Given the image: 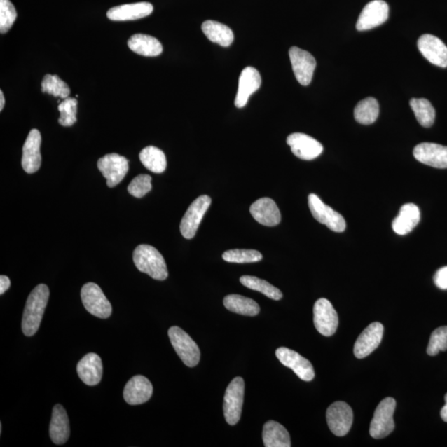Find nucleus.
Listing matches in <instances>:
<instances>
[{
	"label": "nucleus",
	"mask_w": 447,
	"mask_h": 447,
	"mask_svg": "<svg viewBox=\"0 0 447 447\" xmlns=\"http://www.w3.org/2000/svg\"><path fill=\"white\" fill-rule=\"evenodd\" d=\"M314 325L320 334L324 336H331L335 334L338 327V315L330 301L320 298L314 305Z\"/></svg>",
	"instance_id": "9"
},
{
	"label": "nucleus",
	"mask_w": 447,
	"mask_h": 447,
	"mask_svg": "<svg viewBox=\"0 0 447 447\" xmlns=\"http://www.w3.org/2000/svg\"><path fill=\"white\" fill-rule=\"evenodd\" d=\"M224 305L230 312L243 316L255 317L260 312L259 305L255 301L237 294L226 296L224 298Z\"/></svg>",
	"instance_id": "30"
},
{
	"label": "nucleus",
	"mask_w": 447,
	"mask_h": 447,
	"mask_svg": "<svg viewBox=\"0 0 447 447\" xmlns=\"http://www.w3.org/2000/svg\"><path fill=\"white\" fill-rule=\"evenodd\" d=\"M418 47L422 56L433 65L447 67V47L437 36L431 34L421 36Z\"/></svg>",
	"instance_id": "17"
},
{
	"label": "nucleus",
	"mask_w": 447,
	"mask_h": 447,
	"mask_svg": "<svg viewBox=\"0 0 447 447\" xmlns=\"http://www.w3.org/2000/svg\"><path fill=\"white\" fill-rule=\"evenodd\" d=\"M435 284L441 290H447V266L441 268L434 275Z\"/></svg>",
	"instance_id": "41"
},
{
	"label": "nucleus",
	"mask_w": 447,
	"mask_h": 447,
	"mask_svg": "<svg viewBox=\"0 0 447 447\" xmlns=\"http://www.w3.org/2000/svg\"><path fill=\"white\" fill-rule=\"evenodd\" d=\"M81 296L85 308L93 316L102 319L111 316V304L97 284H85L81 289Z\"/></svg>",
	"instance_id": "6"
},
{
	"label": "nucleus",
	"mask_w": 447,
	"mask_h": 447,
	"mask_svg": "<svg viewBox=\"0 0 447 447\" xmlns=\"http://www.w3.org/2000/svg\"><path fill=\"white\" fill-rule=\"evenodd\" d=\"M133 259L136 268L153 280L163 281L168 277L165 259L153 246L139 245L134 251Z\"/></svg>",
	"instance_id": "2"
},
{
	"label": "nucleus",
	"mask_w": 447,
	"mask_h": 447,
	"mask_svg": "<svg viewBox=\"0 0 447 447\" xmlns=\"http://www.w3.org/2000/svg\"><path fill=\"white\" fill-rule=\"evenodd\" d=\"M276 357L284 366L293 369L301 380L312 381L315 371L311 362L293 350L280 348L276 350Z\"/></svg>",
	"instance_id": "14"
},
{
	"label": "nucleus",
	"mask_w": 447,
	"mask_h": 447,
	"mask_svg": "<svg viewBox=\"0 0 447 447\" xmlns=\"http://www.w3.org/2000/svg\"><path fill=\"white\" fill-rule=\"evenodd\" d=\"M389 6L384 0H373L368 3L358 18L357 30H371L385 24L389 18Z\"/></svg>",
	"instance_id": "13"
},
{
	"label": "nucleus",
	"mask_w": 447,
	"mask_h": 447,
	"mask_svg": "<svg viewBox=\"0 0 447 447\" xmlns=\"http://www.w3.org/2000/svg\"><path fill=\"white\" fill-rule=\"evenodd\" d=\"M152 177L149 175L141 174L135 177L128 186V191L133 197L142 198L152 189Z\"/></svg>",
	"instance_id": "40"
},
{
	"label": "nucleus",
	"mask_w": 447,
	"mask_h": 447,
	"mask_svg": "<svg viewBox=\"0 0 447 447\" xmlns=\"http://www.w3.org/2000/svg\"><path fill=\"white\" fill-rule=\"evenodd\" d=\"M410 106L422 126L429 128L434 124L436 111L429 100L413 98L410 100Z\"/></svg>",
	"instance_id": "33"
},
{
	"label": "nucleus",
	"mask_w": 447,
	"mask_h": 447,
	"mask_svg": "<svg viewBox=\"0 0 447 447\" xmlns=\"http://www.w3.org/2000/svg\"><path fill=\"white\" fill-rule=\"evenodd\" d=\"M396 401L393 398L383 399L376 409L369 427V434L375 439H382L394 430V413Z\"/></svg>",
	"instance_id": "3"
},
{
	"label": "nucleus",
	"mask_w": 447,
	"mask_h": 447,
	"mask_svg": "<svg viewBox=\"0 0 447 447\" xmlns=\"http://www.w3.org/2000/svg\"><path fill=\"white\" fill-rule=\"evenodd\" d=\"M11 282L6 275L0 277V294L3 295L11 287Z\"/></svg>",
	"instance_id": "42"
},
{
	"label": "nucleus",
	"mask_w": 447,
	"mask_h": 447,
	"mask_svg": "<svg viewBox=\"0 0 447 447\" xmlns=\"http://www.w3.org/2000/svg\"><path fill=\"white\" fill-rule=\"evenodd\" d=\"M263 441L266 447H290L291 440L286 428L275 421L264 424Z\"/></svg>",
	"instance_id": "28"
},
{
	"label": "nucleus",
	"mask_w": 447,
	"mask_h": 447,
	"mask_svg": "<svg viewBox=\"0 0 447 447\" xmlns=\"http://www.w3.org/2000/svg\"><path fill=\"white\" fill-rule=\"evenodd\" d=\"M77 373L86 385H97L103 376L102 360L95 353H89L77 364Z\"/></svg>",
	"instance_id": "22"
},
{
	"label": "nucleus",
	"mask_w": 447,
	"mask_h": 447,
	"mask_svg": "<svg viewBox=\"0 0 447 447\" xmlns=\"http://www.w3.org/2000/svg\"><path fill=\"white\" fill-rule=\"evenodd\" d=\"M211 203L212 199L207 195H200L191 203L181 221L180 231L184 238L193 239L197 234L200 224Z\"/></svg>",
	"instance_id": "7"
},
{
	"label": "nucleus",
	"mask_w": 447,
	"mask_h": 447,
	"mask_svg": "<svg viewBox=\"0 0 447 447\" xmlns=\"http://www.w3.org/2000/svg\"><path fill=\"white\" fill-rule=\"evenodd\" d=\"M97 166L104 177H106L109 188H115L125 179L129 171V160L117 153H111L99 158Z\"/></svg>",
	"instance_id": "10"
},
{
	"label": "nucleus",
	"mask_w": 447,
	"mask_h": 447,
	"mask_svg": "<svg viewBox=\"0 0 447 447\" xmlns=\"http://www.w3.org/2000/svg\"><path fill=\"white\" fill-rule=\"evenodd\" d=\"M42 137L38 130L30 131L22 147V167L27 173H34L39 170L42 163L40 147Z\"/></svg>",
	"instance_id": "18"
},
{
	"label": "nucleus",
	"mask_w": 447,
	"mask_h": 447,
	"mask_svg": "<svg viewBox=\"0 0 447 447\" xmlns=\"http://www.w3.org/2000/svg\"><path fill=\"white\" fill-rule=\"evenodd\" d=\"M134 53L144 57H158L163 53V46L157 39L146 34H135L128 41Z\"/></svg>",
	"instance_id": "27"
},
{
	"label": "nucleus",
	"mask_w": 447,
	"mask_h": 447,
	"mask_svg": "<svg viewBox=\"0 0 447 447\" xmlns=\"http://www.w3.org/2000/svg\"><path fill=\"white\" fill-rule=\"evenodd\" d=\"M254 220L266 226H275L281 221V213L275 200L264 198L259 199L250 207Z\"/></svg>",
	"instance_id": "23"
},
{
	"label": "nucleus",
	"mask_w": 447,
	"mask_h": 447,
	"mask_svg": "<svg viewBox=\"0 0 447 447\" xmlns=\"http://www.w3.org/2000/svg\"><path fill=\"white\" fill-rule=\"evenodd\" d=\"M139 158L143 165L154 173H162L167 167L165 154L154 146H149L141 151Z\"/></svg>",
	"instance_id": "31"
},
{
	"label": "nucleus",
	"mask_w": 447,
	"mask_h": 447,
	"mask_svg": "<svg viewBox=\"0 0 447 447\" xmlns=\"http://www.w3.org/2000/svg\"><path fill=\"white\" fill-rule=\"evenodd\" d=\"M414 158L418 161L436 168H447L446 146L422 143L413 149Z\"/></svg>",
	"instance_id": "19"
},
{
	"label": "nucleus",
	"mask_w": 447,
	"mask_h": 447,
	"mask_svg": "<svg viewBox=\"0 0 447 447\" xmlns=\"http://www.w3.org/2000/svg\"><path fill=\"white\" fill-rule=\"evenodd\" d=\"M240 280L245 287L251 290L259 291L268 298L276 301L282 298V291L266 280L254 276H242Z\"/></svg>",
	"instance_id": "34"
},
{
	"label": "nucleus",
	"mask_w": 447,
	"mask_h": 447,
	"mask_svg": "<svg viewBox=\"0 0 447 447\" xmlns=\"http://www.w3.org/2000/svg\"><path fill=\"white\" fill-rule=\"evenodd\" d=\"M17 18L15 7L11 0H0V33L11 30Z\"/></svg>",
	"instance_id": "38"
},
{
	"label": "nucleus",
	"mask_w": 447,
	"mask_h": 447,
	"mask_svg": "<svg viewBox=\"0 0 447 447\" xmlns=\"http://www.w3.org/2000/svg\"><path fill=\"white\" fill-rule=\"evenodd\" d=\"M4 104H6V99H4L3 91H0V111H3Z\"/></svg>",
	"instance_id": "44"
},
{
	"label": "nucleus",
	"mask_w": 447,
	"mask_h": 447,
	"mask_svg": "<svg viewBox=\"0 0 447 447\" xmlns=\"http://www.w3.org/2000/svg\"><path fill=\"white\" fill-rule=\"evenodd\" d=\"M245 381L236 377L228 385L224 398V414L226 421L231 426L238 423L241 418L244 404Z\"/></svg>",
	"instance_id": "5"
},
{
	"label": "nucleus",
	"mask_w": 447,
	"mask_h": 447,
	"mask_svg": "<svg viewBox=\"0 0 447 447\" xmlns=\"http://www.w3.org/2000/svg\"><path fill=\"white\" fill-rule=\"evenodd\" d=\"M226 262L235 263H249L261 261L263 255L254 249H231L222 255Z\"/></svg>",
	"instance_id": "36"
},
{
	"label": "nucleus",
	"mask_w": 447,
	"mask_h": 447,
	"mask_svg": "<svg viewBox=\"0 0 447 447\" xmlns=\"http://www.w3.org/2000/svg\"><path fill=\"white\" fill-rule=\"evenodd\" d=\"M42 91L53 95L55 97L65 99L69 97L71 90L66 82L59 78L57 75H46L42 82Z\"/></svg>",
	"instance_id": "35"
},
{
	"label": "nucleus",
	"mask_w": 447,
	"mask_h": 447,
	"mask_svg": "<svg viewBox=\"0 0 447 447\" xmlns=\"http://www.w3.org/2000/svg\"><path fill=\"white\" fill-rule=\"evenodd\" d=\"M153 387L147 378L136 376L127 383L124 390V399L130 405L143 404L151 399Z\"/></svg>",
	"instance_id": "21"
},
{
	"label": "nucleus",
	"mask_w": 447,
	"mask_h": 447,
	"mask_svg": "<svg viewBox=\"0 0 447 447\" xmlns=\"http://www.w3.org/2000/svg\"><path fill=\"white\" fill-rule=\"evenodd\" d=\"M70 422L65 408L60 404L54 406L49 434L53 443L65 444L70 436Z\"/></svg>",
	"instance_id": "25"
},
{
	"label": "nucleus",
	"mask_w": 447,
	"mask_h": 447,
	"mask_svg": "<svg viewBox=\"0 0 447 447\" xmlns=\"http://www.w3.org/2000/svg\"><path fill=\"white\" fill-rule=\"evenodd\" d=\"M446 405L441 408V417L442 420L447 422V394L445 396Z\"/></svg>",
	"instance_id": "43"
},
{
	"label": "nucleus",
	"mask_w": 447,
	"mask_h": 447,
	"mask_svg": "<svg viewBox=\"0 0 447 447\" xmlns=\"http://www.w3.org/2000/svg\"><path fill=\"white\" fill-rule=\"evenodd\" d=\"M58 111L61 114L58 118L59 124L65 127L72 126L77 121L76 99L68 97L63 99V102L58 106Z\"/></svg>",
	"instance_id": "37"
},
{
	"label": "nucleus",
	"mask_w": 447,
	"mask_h": 447,
	"mask_svg": "<svg viewBox=\"0 0 447 447\" xmlns=\"http://www.w3.org/2000/svg\"><path fill=\"white\" fill-rule=\"evenodd\" d=\"M380 114V106L377 99L368 97L362 100L355 108L354 116L355 121L362 125H371L375 123Z\"/></svg>",
	"instance_id": "32"
},
{
	"label": "nucleus",
	"mask_w": 447,
	"mask_h": 447,
	"mask_svg": "<svg viewBox=\"0 0 447 447\" xmlns=\"http://www.w3.org/2000/svg\"><path fill=\"white\" fill-rule=\"evenodd\" d=\"M384 336V326L380 322L369 325L359 335L354 346V354L358 359H364L373 353L380 345Z\"/></svg>",
	"instance_id": "16"
},
{
	"label": "nucleus",
	"mask_w": 447,
	"mask_h": 447,
	"mask_svg": "<svg viewBox=\"0 0 447 447\" xmlns=\"http://www.w3.org/2000/svg\"><path fill=\"white\" fill-rule=\"evenodd\" d=\"M261 83V76L255 68L252 67L245 68L240 76L238 92L235 102V106L239 109L245 107L251 95L256 92Z\"/></svg>",
	"instance_id": "20"
},
{
	"label": "nucleus",
	"mask_w": 447,
	"mask_h": 447,
	"mask_svg": "<svg viewBox=\"0 0 447 447\" xmlns=\"http://www.w3.org/2000/svg\"><path fill=\"white\" fill-rule=\"evenodd\" d=\"M153 11V6L148 2L123 4L107 12V17L113 21L137 20L147 17Z\"/></svg>",
	"instance_id": "24"
},
{
	"label": "nucleus",
	"mask_w": 447,
	"mask_h": 447,
	"mask_svg": "<svg viewBox=\"0 0 447 447\" xmlns=\"http://www.w3.org/2000/svg\"><path fill=\"white\" fill-rule=\"evenodd\" d=\"M308 206L313 217L318 222L326 225L332 231H345L346 223L344 217L330 207L326 206L317 195H309Z\"/></svg>",
	"instance_id": "8"
},
{
	"label": "nucleus",
	"mask_w": 447,
	"mask_h": 447,
	"mask_svg": "<svg viewBox=\"0 0 447 447\" xmlns=\"http://www.w3.org/2000/svg\"><path fill=\"white\" fill-rule=\"evenodd\" d=\"M326 421L333 434L344 436L352 427V409L345 402L332 404L326 411Z\"/></svg>",
	"instance_id": "11"
},
{
	"label": "nucleus",
	"mask_w": 447,
	"mask_h": 447,
	"mask_svg": "<svg viewBox=\"0 0 447 447\" xmlns=\"http://www.w3.org/2000/svg\"><path fill=\"white\" fill-rule=\"evenodd\" d=\"M289 57L296 79L302 85L311 83L317 62L312 55L298 47L291 48Z\"/></svg>",
	"instance_id": "12"
},
{
	"label": "nucleus",
	"mask_w": 447,
	"mask_h": 447,
	"mask_svg": "<svg viewBox=\"0 0 447 447\" xmlns=\"http://www.w3.org/2000/svg\"><path fill=\"white\" fill-rule=\"evenodd\" d=\"M168 336L182 362L188 367L197 366L200 362V351L188 333L179 326H172L168 331Z\"/></svg>",
	"instance_id": "4"
},
{
	"label": "nucleus",
	"mask_w": 447,
	"mask_h": 447,
	"mask_svg": "<svg viewBox=\"0 0 447 447\" xmlns=\"http://www.w3.org/2000/svg\"><path fill=\"white\" fill-rule=\"evenodd\" d=\"M420 216V211L416 205L405 204L401 207L399 216L392 223V227L396 234L408 235L418 225Z\"/></svg>",
	"instance_id": "26"
},
{
	"label": "nucleus",
	"mask_w": 447,
	"mask_h": 447,
	"mask_svg": "<svg viewBox=\"0 0 447 447\" xmlns=\"http://www.w3.org/2000/svg\"><path fill=\"white\" fill-rule=\"evenodd\" d=\"M49 295L48 287L45 284H39L31 291L26 302L22 321V330L26 336H34L39 331Z\"/></svg>",
	"instance_id": "1"
},
{
	"label": "nucleus",
	"mask_w": 447,
	"mask_h": 447,
	"mask_svg": "<svg viewBox=\"0 0 447 447\" xmlns=\"http://www.w3.org/2000/svg\"><path fill=\"white\" fill-rule=\"evenodd\" d=\"M447 350V326L437 328L430 337L427 352L430 357H435L440 351Z\"/></svg>",
	"instance_id": "39"
},
{
	"label": "nucleus",
	"mask_w": 447,
	"mask_h": 447,
	"mask_svg": "<svg viewBox=\"0 0 447 447\" xmlns=\"http://www.w3.org/2000/svg\"><path fill=\"white\" fill-rule=\"evenodd\" d=\"M202 29L205 35L212 43L229 47L234 41V34L229 27L212 20L204 22Z\"/></svg>",
	"instance_id": "29"
},
{
	"label": "nucleus",
	"mask_w": 447,
	"mask_h": 447,
	"mask_svg": "<svg viewBox=\"0 0 447 447\" xmlns=\"http://www.w3.org/2000/svg\"><path fill=\"white\" fill-rule=\"evenodd\" d=\"M287 144L291 152L303 160H313L323 152V146L312 137L302 133H294L287 137Z\"/></svg>",
	"instance_id": "15"
}]
</instances>
